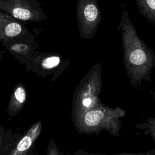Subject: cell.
Instances as JSON below:
<instances>
[{"instance_id":"4","label":"cell","mask_w":155,"mask_h":155,"mask_svg":"<svg viewBox=\"0 0 155 155\" xmlns=\"http://www.w3.org/2000/svg\"><path fill=\"white\" fill-rule=\"evenodd\" d=\"M76 15L81 37L87 39L93 38L102 21L97 0H78Z\"/></svg>"},{"instance_id":"9","label":"cell","mask_w":155,"mask_h":155,"mask_svg":"<svg viewBox=\"0 0 155 155\" xmlns=\"http://www.w3.org/2000/svg\"><path fill=\"white\" fill-rule=\"evenodd\" d=\"M42 60L38 61L35 59L29 62H31L33 64L39 65L44 70H50L58 67L61 62V58L59 56L56 54H47L46 56L42 55Z\"/></svg>"},{"instance_id":"5","label":"cell","mask_w":155,"mask_h":155,"mask_svg":"<svg viewBox=\"0 0 155 155\" xmlns=\"http://www.w3.org/2000/svg\"><path fill=\"white\" fill-rule=\"evenodd\" d=\"M42 130V122H35L18 142L10 155H25L35 143Z\"/></svg>"},{"instance_id":"3","label":"cell","mask_w":155,"mask_h":155,"mask_svg":"<svg viewBox=\"0 0 155 155\" xmlns=\"http://www.w3.org/2000/svg\"><path fill=\"white\" fill-rule=\"evenodd\" d=\"M0 10L22 21L41 22L47 18L37 0H0Z\"/></svg>"},{"instance_id":"10","label":"cell","mask_w":155,"mask_h":155,"mask_svg":"<svg viewBox=\"0 0 155 155\" xmlns=\"http://www.w3.org/2000/svg\"><path fill=\"white\" fill-rule=\"evenodd\" d=\"M10 17L11 16L0 10V42H2L4 38V27Z\"/></svg>"},{"instance_id":"8","label":"cell","mask_w":155,"mask_h":155,"mask_svg":"<svg viewBox=\"0 0 155 155\" xmlns=\"http://www.w3.org/2000/svg\"><path fill=\"white\" fill-rule=\"evenodd\" d=\"M136 2L140 13L155 25V0H136Z\"/></svg>"},{"instance_id":"1","label":"cell","mask_w":155,"mask_h":155,"mask_svg":"<svg viewBox=\"0 0 155 155\" xmlns=\"http://www.w3.org/2000/svg\"><path fill=\"white\" fill-rule=\"evenodd\" d=\"M118 30L121 33L125 70L130 84L139 85L143 80L151 81L155 53L138 36L127 10L122 12Z\"/></svg>"},{"instance_id":"2","label":"cell","mask_w":155,"mask_h":155,"mask_svg":"<svg viewBox=\"0 0 155 155\" xmlns=\"http://www.w3.org/2000/svg\"><path fill=\"white\" fill-rule=\"evenodd\" d=\"M101 85L102 67L97 62L84 76L74 91L73 99L74 119L93 108Z\"/></svg>"},{"instance_id":"12","label":"cell","mask_w":155,"mask_h":155,"mask_svg":"<svg viewBox=\"0 0 155 155\" xmlns=\"http://www.w3.org/2000/svg\"><path fill=\"white\" fill-rule=\"evenodd\" d=\"M2 136L0 134V148L2 145Z\"/></svg>"},{"instance_id":"11","label":"cell","mask_w":155,"mask_h":155,"mask_svg":"<svg viewBox=\"0 0 155 155\" xmlns=\"http://www.w3.org/2000/svg\"><path fill=\"white\" fill-rule=\"evenodd\" d=\"M47 155H60L58 149L54 145V143L53 141V140H51L50 142Z\"/></svg>"},{"instance_id":"6","label":"cell","mask_w":155,"mask_h":155,"mask_svg":"<svg viewBox=\"0 0 155 155\" xmlns=\"http://www.w3.org/2000/svg\"><path fill=\"white\" fill-rule=\"evenodd\" d=\"M27 100V92L24 85L22 83L16 85L10 99L7 111L10 116L12 117L18 113L24 107Z\"/></svg>"},{"instance_id":"7","label":"cell","mask_w":155,"mask_h":155,"mask_svg":"<svg viewBox=\"0 0 155 155\" xmlns=\"http://www.w3.org/2000/svg\"><path fill=\"white\" fill-rule=\"evenodd\" d=\"M4 39L19 37L30 33V31L24 25L18 22L17 19L11 16L4 27Z\"/></svg>"}]
</instances>
